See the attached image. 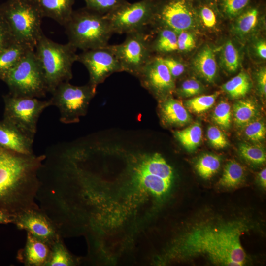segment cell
Wrapping results in <instances>:
<instances>
[{"label": "cell", "mask_w": 266, "mask_h": 266, "mask_svg": "<svg viewBox=\"0 0 266 266\" xmlns=\"http://www.w3.org/2000/svg\"><path fill=\"white\" fill-rule=\"evenodd\" d=\"M46 158L0 146V210L15 216L40 207L35 201L39 172Z\"/></svg>", "instance_id": "6da1fadb"}, {"label": "cell", "mask_w": 266, "mask_h": 266, "mask_svg": "<svg viewBox=\"0 0 266 266\" xmlns=\"http://www.w3.org/2000/svg\"><path fill=\"white\" fill-rule=\"evenodd\" d=\"M247 229L240 221L197 226L182 238L180 252L188 257L205 256L217 265L242 266L246 254L240 237Z\"/></svg>", "instance_id": "7a4b0ae2"}, {"label": "cell", "mask_w": 266, "mask_h": 266, "mask_svg": "<svg viewBox=\"0 0 266 266\" xmlns=\"http://www.w3.org/2000/svg\"><path fill=\"white\" fill-rule=\"evenodd\" d=\"M64 26L68 42L82 51L106 46L113 34L104 15L86 7L73 10Z\"/></svg>", "instance_id": "3957f363"}, {"label": "cell", "mask_w": 266, "mask_h": 266, "mask_svg": "<svg viewBox=\"0 0 266 266\" xmlns=\"http://www.w3.org/2000/svg\"><path fill=\"white\" fill-rule=\"evenodd\" d=\"M77 49L69 43H56L44 34L34 48L42 69L48 92L52 93L61 83L72 78V66L77 61Z\"/></svg>", "instance_id": "277c9868"}, {"label": "cell", "mask_w": 266, "mask_h": 266, "mask_svg": "<svg viewBox=\"0 0 266 266\" xmlns=\"http://www.w3.org/2000/svg\"><path fill=\"white\" fill-rule=\"evenodd\" d=\"M0 14L15 40L34 50L43 34V18L31 0H8L0 5Z\"/></svg>", "instance_id": "5b68a950"}, {"label": "cell", "mask_w": 266, "mask_h": 266, "mask_svg": "<svg viewBox=\"0 0 266 266\" xmlns=\"http://www.w3.org/2000/svg\"><path fill=\"white\" fill-rule=\"evenodd\" d=\"M0 79L8 87L9 93L14 96L37 98L48 92L34 50H29Z\"/></svg>", "instance_id": "8992f818"}, {"label": "cell", "mask_w": 266, "mask_h": 266, "mask_svg": "<svg viewBox=\"0 0 266 266\" xmlns=\"http://www.w3.org/2000/svg\"><path fill=\"white\" fill-rule=\"evenodd\" d=\"M96 88L89 83L83 86H75L69 82L59 84L51 93L50 100L59 110L60 121L64 124L78 122L86 114Z\"/></svg>", "instance_id": "52a82bcc"}, {"label": "cell", "mask_w": 266, "mask_h": 266, "mask_svg": "<svg viewBox=\"0 0 266 266\" xmlns=\"http://www.w3.org/2000/svg\"><path fill=\"white\" fill-rule=\"evenodd\" d=\"M3 118L25 134L34 138L38 119L42 112L52 105L51 100L36 98L20 97L8 93L3 96Z\"/></svg>", "instance_id": "ba28073f"}, {"label": "cell", "mask_w": 266, "mask_h": 266, "mask_svg": "<svg viewBox=\"0 0 266 266\" xmlns=\"http://www.w3.org/2000/svg\"><path fill=\"white\" fill-rule=\"evenodd\" d=\"M147 28L126 33L121 43L108 45L119 61L123 71L136 77L154 56L152 52Z\"/></svg>", "instance_id": "9c48e42d"}, {"label": "cell", "mask_w": 266, "mask_h": 266, "mask_svg": "<svg viewBox=\"0 0 266 266\" xmlns=\"http://www.w3.org/2000/svg\"><path fill=\"white\" fill-rule=\"evenodd\" d=\"M158 3L156 0H141L133 3L127 1L104 16L113 33L126 34L150 26Z\"/></svg>", "instance_id": "30bf717a"}, {"label": "cell", "mask_w": 266, "mask_h": 266, "mask_svg": "<svg viewBox=\"0 0 266 266\" xmlns=\"http://www.w3.org/2000/svg\"><path fill=\"white\" fill-rule=\"evenodd\" d=\"M77 61L86 67L89 74L88 83L96 87L111 74L123 71L119 61L108 45L83 51L78 54Z\"/></svg>", "instance_id": "8fae6325"}, {"label": "cell", "mask_w": 266, "mask_h": 266, "mask_svg": "<svg viewBox=\"0 0 266 266\" xmlns=\"http://www.w3.org/2000/svg\"><path fill=\"white\" fill-rule=\"evenodd\" d=\"M137 78L141 85L159 101L171 96L176 87L175 80L160 57L154 56L143 68Z\"/></svg>", "instance_id": "7c38bea8"}, {"label": "cell", "mask_w": 266, "mask_h": 266, "mask_svg": "<svg viewBox=\"0 0 266 266\" xmlns=\"http://www.w3.org/2000/svg\"><path fill=\"white\" fill-rule=\"evenodd\" d=\"M13 224L50 246L62 238L57 225L40 207L15 215Z\"/></svg>", "instance_id": "4fadbf2b"}, {"label": "cell", "mask_w": 266, "mask_h": 266, "mask_svg": "<svg viewBox=\"0 0 266 266\" xmlns=\"http://www.w3.org/2000/svg\"><path fill=\"white\" fill-rule=\"evenodd\" d=\"M153 24L165 26L178 33L194 27L195 19L187 0H166L158 3Z\"/></svg>", "instance_id": "5bb4252c"}, {"label": "cell", "mask_w": 266, "mask_h": 266, "mask_svg": "<svg viewBox=\"0 0 266 266\" xmlns=\"http://www.w3.org/2000/svg\"><path fill=\"white\" fill-rule=\"evenodd\" d=\"M132 173L134 182L143 190L157 197L165 194L172 181L163 178L153 167L146 154L133 156Z\"/></svg>", "instance_id": "9a60e30c"}, {"label": "cell", "mask_w": 266, "mask_h": 266, "mask_svg": "<svg viewBox=\"0 0 266 266\" xmlns=\"http://www.w3.org/2000/svg\"><path fill=\"white\" fill-rule=\"evenodd\" d=\"M34 138L25 134L14 125L0 120V146L14 152L32 154Z\"/></svg>", "instance_id": "2e32d148"}, {"label": "cell", "mask_w": 266, "mask_h": 266, "mask_svg": "<svg viewBox=\"0 0 266 266\" xmlns=\"http://www.w3.org/2000/svg\"><path fill=\"white\" fill-rule=\"evenodd\" d=\"M50 246L27 232L25 246L17 252V259L26 266H47Z\"/></svg>", "instance_id": "e0dca14e"}, {"label": "cell", "mask_w": 266, "mask_h": 266, "mask_svg": "<svg viewBox=\"0 0 266 266\" xmlns=\"http://www.w3.org/2000/svg\"><path fill=\"white\" fill-rule=\"evenodd\" d=\"M158 111L161 122L168 127H179L190 122V116L182 102L171 96L160 101Z\"/></svg>", "instance_id": "ac0fdd59"}, {"label": "cell", "mask_w": 266, "mask_h": 266, "mask_svg": "<svg viewBox=\"0 0 266 266\" xmlns=\"http://www.w3.org/2000/svg\"><path fill=\"white\" fill-rule=\"evenodd\" d=\"M42 17L51 18L62 26L69 19L75 0H31Z\"/></svg>", "instance_id": "d6986e66"}, {"label": "cell", "mask_w": 266, "mask_h": 266, "mask_svg": "<svg viewBox=\"0 0 266 266\" xmlns=\"http://www.w3.org/2000/svg\"><path fill=\"white\" fill-rule=\"evenodd\" d=\"M151 25L157 27L155 39L151 40L150 38L153 54L156 53L158 54L157 56L161 57L162 55L165 56L178 51L177 33L175 31L163 25Z\"/></svg>", "instance_id": "ffe728a7"}, {"label": "cell", "mask_w": 266, "mask_h": 266, "mask_svg": "<svg viewBox=\"0 0 266 266\" xmlns=\"http://www.w3.org/2000/svg\"><path fill=\"white\" fill-rule=\"evenodd\" d=\"M194 68L198 75L208 82H213L217 75V64L213 50L204 46L195 56Z\"/></svg>", "instance_id": "44dd1931"}, {"label": "cell", "mask_w": 266, "mask_h": 266, "mask_svg": "<svg viewBox=\"0 0 266 266\" xmlns=\"http://www.w3.org/2000/svg\"><path fill=\"white\" fill-rule=\"evenodd\" d=\"M31 49L34 50L16 41L0 51V79Z\"/></svg>", "instance_id": "7402d4cb"}, {"label": "cell", "mask_w": 266, "mask_h": 266, "mask_svg": "<svg viewBox=\"0 0 266 266\" xmlns=\"http://www.w3.org/2000/svg\"><path fill=\"white\" fill-rule=\"evenodd\" d=\"M175 138L188 151L196 149L200 145L202 136L200 124L196 122L187 128L173 132Z\"/></svg>", "instance_id": "603a6c76"}, {"label": "cell", "mask_w": 266, "mask_h": 266, "mask_svg": "<svg viewBox=\"0 0 266 266\" xmlns=\"http://www.w3.org/2000/svg\"><path fill=\"white\" fill-rule=\"evenodd\" d=\"M244 177L242 166L235 160H231L226 165L218 183L225 188H233L240 184Z\"/></svg>", "instance_id": "cb8c5ba5"}, {"label": "cell", "mask_w": 266, "mask_h": 266, "mask_svg": "<svg viewBox=\"0 0 266 266\" xmlns=\"http://www.w3.org/2000/svg\"><path fill=\"white\" fill-rule=\"evenodd\" d=\"M251 87L248 75L242 71L222 86V89L232 98L240 99L245 96Z\"/></svg>", "instance_id": "d4e9b609"}, {"label": "cell", "mask_w": 266, "mask_h": 266, "mask_svg": "<svg viewBox=\"0 0 266 266\" xmlns=\"http://www.w3.org/2000/svg\"><path fill=\"white\" fill-rule=\"evenodd\" d=\"M257 112L256 104L250 100H241L233 106V119L238 126H244L254 119Z\"/></svg>", "instance_id": "484cf974"}, {"label": "cell", "mask_w": 266, "mask_h": 266, "mask_svg": "<svg viewBox=\"0 0 266 266\" xmlns=\"http://www.w3.org/2000/svg\"><path fill=\"white\" fill-rule=\"evenodd\" d=\"M51 253L47 266H70L74 260L60 238L50 246Z\"/></svg>", "instance_id": "4316f807"}, {"label": "cell", "mask_w": 266, "mask_h": 266, "mask_svg": "<svg viewBox=\"0 0 266 266\" xmlns=\"http://www.w3.org/2000/svg\"><path fill=\"white\" fill-rule=\"evenodd\" d=\"M220 159L212 154H204L198 160L195 168L199 175L203 179L211 178L219 170Z\"/></svg>", "instance_id": "83f0119b"}, {"label": "cell", "mask_w": 266, "mask_h": 266, "mask_svg": "<svg viewBox=\"0 0 266 266\" xmlns=\"http://www.w3.org/2000/svg\"><path fill=\"white\" fill-rule=\"evenodd\" d=\"M258 11L256 8L250 9L240 15L236 19L234 29L239 35H245L251 33L256 27Z\"/></svg>", "instance_id": "f1b7e54d"}, {"label": "cell", "mask_w": 266, "mask_h": 266, "mask_svg": "<svg viewBox=\"0 0 266 266\" xmlns=\"http://www.w3.org/2000/svg\"><path fill=\"white\" fill-rule=\"evenodd\" d=\"M221 61L224 67L230 72L236 71L239 66V53L231 40H228L223 47Z\"/></svg>", "instance_id": "f546056e"}, {"label": "cell", "mask_w": 266, "mask_h": 266, "mask_svg": "<svg viewBox=\"0 0 266 266\" xmlns=\"http://www.w3.org/2000/svg\"><path fill=\"white\" fill-rule=\"evenodd\" d=\"M238 151L242 157L252 164L260 165L266 162L265 151L260 146L241 143L239 146Z\"/></svg>", "instance_id": "4dcf8cb0"}, {"label": "cell", "mask_w": 266, "mask_h": 266, "mask_svg": "<svg viewBox=\"0 0 266 266\" xmlns=\"http://www.w3.org/2000/svg\"><path fill=\"white\" fill-rule=\"evenodd\" d=\"M219 94V92H216L213 94L200 96L189 99L186 101V107L196 113L204 112L213 106Z\"/></svg>", "instance_id": "1f68e13d"}, {"label": "cell", "mask_w": 266, "mask_h": 266, "mask_svg": "<svg viewBox=\"0 0 266 266\" xmlns=\"http://www.w3.org/2000/svg\"><path fill=\"white\" fill-rule=\"evenodd\" d=\"M86 7L102 15L115 10L127 1L126 0H83Z\"/></svg>", "instance_id": "d6a6232c"}, {"label": "cell", "mask_w": 266, "mask_h": 266, "mask_svg": "<svg viewBox=\"0 0 266 266\" xmlns=\"http://www.w3.org/2000/svg\"><path fill=\"white\" fill-rule=\"evenodd\" d=\"M232 111L229 103L220 101L214 108L213 119L220 127L224 129L230 127L231 123Z\"/></svg>", "instance_id": "836d02e7"}, {"label": "cell", "mask_w": 266, "mask_h": 266, "mask_svg": "<svg viewBox=\"0 0 266 266\" xmlns=\"http://www.w3.org/2000/svg\"><path fill=\"white\" fill-rule=\"evenodd\" d=\"M244 127L245 135L249 140L258 142L265 137L266 126L261 120L253 119Z\"/></svg>", "instance_id": "e575fe53"}, {"label": "cell", "mask_w": 266, "mask_h": 266, "mask_svg": "<svg viewBox=\"0 0 266 266\" xmlns=\"http://www.w3.org/2000/svg\"><path fill=\"white\" fill-rule=\"evenodd\" d=\"M203 91L201 84L194 79L184 81L179 87L175 88L174 91L179 96L191 97L198 95Z\"/></svg>", "instance_id": "d590c367"}, {"label": "cell", "mask_w": 266, "mask_h": 266, "mask_svg": "<svg viewBox=\"0 0 266 266\" xmlns=\"http://www.w3.org/2000/svg\"><path fill=\"white\" fill-rule=\"evenodd\" d=\"M207 136L211 145L216 149H223L229 145L225 135L216 126H211L208 127Z\"/></svg>", "instance_id": "8d00e7d4"}, {"label": "cell", "mask_w": 266, "mask_h": 266, "mask_svg": "<svg viewBox=\"0 0 266 266\" xmlns=\"http://www.w3.org/2000/svg\"><path fill=\"white\" fill-rule=\"evenodd\" d=\"M160 57L174 80L181 76L185 72V66L178 58L171 54Z\"/></svg>", "instance_id": "74e56055"}, {"label": "cell", "mask_w": 266, "mask_h": 266, "mask_svg": "<svg viewBox=\"0 0 266 266\" xmlns=\"http://www.w3.org/2000/svg\"><path fill=\"white\" fill-rule=\"evenodd\" d=\"M250 0H222L223 10L230 17L238 15L247 6Z\"/></svg>", "instance_id": "f35d334b"}, {"label": "cell", "mask_w": 266, "mask_h": 266, "mask_svg": "<svg viewBox=\"0 0 266 266\" xmlns=\"http://www.w3.org/2000/svg\"><path fill=\"white\" fill-rule=\"evenodd\" d=\"M178 51L187 52L194 49L196 42L193 35L188 31L177 33Z\"/></svg>", "instance_id": "ab89813d"}, {"label": "cell", "mask_w": 266, "mask_h": 266, "mask_svg": "<svg viewBox=\"0 0 266 266\" xmlns=\"http://www.w3.org/2000/svg\"><path fill=\"white\" fill-rule=\"evenodd\" d=\"M16 41L6 23L0 14V51Z\"/></svg>", "instance_id": "60d3db41"}, {"label": "cell", "mask_w": 266, "mask_h": 266, "mask_svg": "<svg viewBox=\"0 0 266 266\" xmlns=\"http://www.w3.org/2000/svg\"><path fill=\"white\" fill-rule=\"evenodd\" d=\"M201 21L203 25L208 28H212L217 24V18L214 10L209 6H204L200 11Z\"/></svg>", "instance_id": "b9f144b4"}, {"label": "cell", "mask_w": 266, "mask_h": 266, "mask_svg": "<svg viewBox=\"0 0 266 266\" xmlns=\"http://www.w3.org/2000/svg\"><path fill=\"white\" fill-rule=\"evenodd\" d=\"M257 81L261 93L265 96L266 94V69L265 67L261 69L258 73Z\"/></svg>", "instance_id": "7bdbcfd3"}, {"label": "cell", "mask_w": 266, "mask_h": 266, "mask_svg": "<svg viewBox=\"0 0 266 266\" xmlns=\"http://www.w3.org/2000/svg\"><path fill=\"white\" fill-rule=\"evenodd\" d=\"M255 49L259 57L263 59L266 58V43L264 40H260L255 45Z\"/></svg>", "instance_id": "ee69618b"}, {"label": "cell", "mask_w": 266, "mask_h": 266, "mask_svg": "<svg viewBox=\"0 0 266 266\" xmlns=\"http://www.w3.org/2000/svg\"><path fill=\"white\" fill-rule=\"evenodd\" d=\"M14 215L7 212L0 210V224L13 223Z\"/></svg>", "instance_id": "f6af8a7d"}, {"label": "cell", "mask_w": 266, "mask_h": 266, "mask_svg": "<svg viewBox=\"0 0 266 266\" xmlns=\"http://www.w3.org/2000/svg\"><path fill=\"white\" fill-rule=\"evenodd\" d=\"M258 179L262 187L266 189V169L264 168L258 174Z\"/></svg>", "instance_id": "bcb514c9"}]
</instances>
